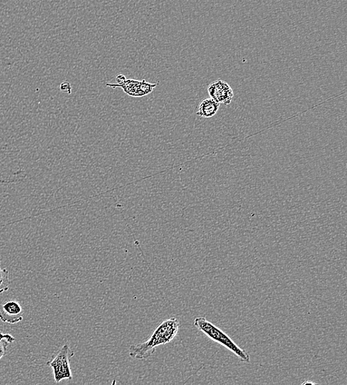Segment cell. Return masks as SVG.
<instances>
[{
    "mask_svg": "<svg viewBox=\"0 0 347 385\" xmlns=\"http://www.w3.org/2000/svg\"><path fill=\"white\" fill-rule=\"evenodd\" d=\"M179 325V320L175 318L162 322L148 341L131 345L129 348L130 357L137 360L149 359L160 345L166 344L175 339Z\"/></svg>",
    "mask_w": 347,
    "mask_h": 385,
    "instance_id": "1",
    "label": "cell"
},
{
    "mask_svg": "<svg viewBox=\"0 0 347 385\" xmlns=\"http://www.w3.org/2000/svg\"><path fill=\"white\" fill-rule=\"evenodd\" d=\"M194 325L200 331L207 335L210 339L223 345L229 351L235 353L240 361L243 362H250L249 355L246 351L240 348L227 334L218 329L214 324L208 322L206 318H196Z\"/></svg>",
    "mask_w": 347,
    "mask_h": 385,
    "instance_id": "2",
    "label": "cell"
},
{
    "mask_svg": "<svg viewBox=\"0 0 347 385\" xmlns=\"http://www.w3.org/2000/svg\"><path fill=\"white\" fill-rule=\"evenodd\" d=\"M74 355V352L71 349L69 344H65L57 353L56 357L47 362V365L51 367L54 381L60 383L64 379H72V371L71 368V360Z\"/></svg>",
    "mask_w": 347,
    "mask_h": 385,
    "instance_id": "3",
    "label": "cell"
},
{
    "mask_svg": "<svg viewBox=\"0 0 347 385\" xmlns=\"http://www.w3.org/2000/svg\"><path fill=\"white\" fill-rule=\"evenodd\" d=\"M208 91L210 98L225 105H229L234 96L232 87L227 82L221 80L210 84Z\"/></svg>",
    "mask_w": 347,
    "mask_h": 385,
    "instance_id": "4",
    "label": "cell"
},
{
    "mask_svg": "<svg viewBox=\"0 0 347 385\" xmlns=\"http://www.w3.org/2000/svg\"><path fill=\"white\" fill-rule=\"evenodd\" d=\"M23 320V309L21 304L10 300L0 304V320L10 324H15Z\"/></svg>",
    "mask_w": 347,
    "mask_h": 385,
    "instance_id": "5",
    "label": "cell"
},
{
    "mask_svg": "<svg viewBox=\"0 0 347 385\" xmlns=\"http://www.w3.org/2000/svg\"><path fill=\"white\" fill-rule=\"evenodd\" d=\"M219 107L220 104L214 101L213 98H205L199 104L196 114L201 117L211 118L217 114Z\"/></svg>",
    "mask_w": 347,
    "mask_h": 385,
    "instance_id": "6",
    "label": "cell"
},
{
    "mask_svg": "<svg viewBox=\"0 0 347 385\" xmlns=\"http://www.w3.org/2000/svg\"><path fill=\"white\" fill-rule=\"evenodd\" d=\"M142 81L131 80H126L121 85L107 83L106 85L111 87H121L125 94L134 97H140L139 88Z\"/></svg>",
    "mask_w": 347,
    "mask_h": 385,
    "instance_id": "7",
    "label": "cell"
},
{
    "mask_svg": "<svg viewBox=\"0 0 347 385\" xmlns=\"http://www.w3.org/2000/svg\"><path fill=\"white\" fill-rule=\"evenodd\" d=\"M15 341L16 339L11 334L0 332V360L6 355L9 344Z\"/></svg>",
    "mask_w": 347,
    "mask_h": 385,
    "instance_id": "8",
    "label": "cell"
},
{
    "mask_svg": "<svg viewBox=\"0 0 347 385\" xmlns=\"http://www.w3.org/2000/svg\"><path fill=\"white\" fill-rule=\"evenodd\" d=\"M9 288V272L6 269H2L1 261H0V293L8 291Z\"/></svg>",
    "mask_w": 347,
    "mask_h": 385,
    "instance_id": "9",
    "label": "cell"
},
{
    "mask_svg": "<svg viewBox=\"0 0 347 385\" xmlns=\"http://www.w3.org/2000/svg\"><path fill=\"white\" fill-rule=\"evenodd\" d=\"M159 83L154 84L147 83L146 81L143 80L140 85L139 93L140 97L147 96L151 94L153 91L154 87L158 85Z\"/></svg>",
    "mask_w": 347,
    "mask_h": 385,
    "instance_id": "10",
    "label": "cell"
},
{
    "mask_svg": "<svg viewBox=\"0 0 347 385\" xmlns=\"http://www.w3.org/2000/svg\"><path fill=\"white\" fill-rule=\"evenodd\" d=\"M60 91L67 94H72V87L69 82H63L60 85Z\"/></svg>",
    "mask_w": 347,
    "mask_h": 385,
    "instance_id": "11",
    "label": "cell"
},
{
    "mask_svg": "<svg viewBox=\"0 0 347 385\" xmlns=\"http://www.w3.org/2000/svg\"><path fill=\"white\" fill-rule=\"evenodd\" d=\"M126 76L123 74H120L117 76V78H115V81H117V85L124 83L125 81H126Z\"/></svg>",
    "mask_w": 347,
    "mask_h": 385,
    "instance_id": "12",
    "label": "cell"
},
{
    "mask_svg": "<svg viewBox=\"0 0 347 385\" xmlns=\"http://www.w3.org/2000/svg\"><path fill=\"white\" fill-rule=\"evenodd\" d=\"M307 384H316V383H315V382H312V381H309V380L305 381V382H304L302 383L303 385Z\"/></svg>",
    "mask_w": 347,
    "mask_h": 385,
    "instance_id": "13",
    "label": "cell"
}]
</instances>
